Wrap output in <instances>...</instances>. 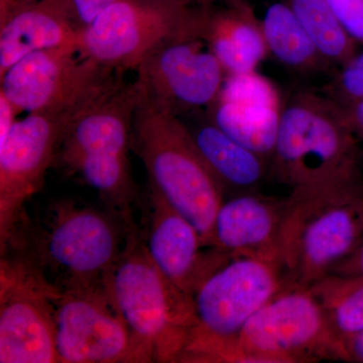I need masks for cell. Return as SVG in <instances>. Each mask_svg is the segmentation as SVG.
<instances>
[{
  "mask_svg": "<svg viewBox=\"0 0 363 363\" xmlns=\"http://www.w3.org/2000/svg\"><path fill=\"white\" fill-rule=\"evenodd\" d=\"M284 105L276 85L257 71L227 76L206 116L229 136L271 160Z\"/></svg>",
  "mask_w": 363,
  "mask_h": 363,
  "instance_id": "obj_16",
  "label": "cell"
},
{
  "mask_svg": "<svg viewBox=\"0 0 363 363\" xmlns=\"http://www.w3.org/2000/svg\"><path fill=\"white\" fill-rule=\"evenodd\" d=\"M344 30L363 45V0H326Z\"/></svg>",
  "mask_w": 363,
  "mask_h": 363,
  "instance_id": "obj_25",
  "label": "cell"
},
{
  "mask_svg": "<svg viewBox=\"0 0 363 363\" xmlns=\"http://www.w3.org/2000/svg\"><path fill=\"white\" fill-rule=\"evenodd\" d=\"M126 223L123 216L59 200L33 221L23 216L1 255H18L58 292L105 290L123 252Z\"/></svg>",
  "mask_w": 363,
  "mask_h": 363,
  "instance_id": "obj_1",
  "label": "cell"
},
{
  "mask_svg": "<svg viewBox=\"0 0 363 363\" xmlns=\"http://www.w3.org/2000/svg\"><path fill=\"white\" fill-rule=\"evenodd\" d=\"M286 4L332 65L342 66L357 54V43L344 30L326 0H286Z\"/></svg>",
  "mask_w": 363,
  "mask_h": 363,
  "instance_id": "obj_23",
  "label": "cell"
},
{
  "mask_svg": "<svg viewBox=\"0 0 363 363\" xmlns=\"http://www.w3.org/2000/svg\"><path fill=\"white\" fill-rule=\"evenodd\" d=\"M60 362H143L123 315L106 291L54 295Z\"/></svg>",
  "mask_w": 363,
  "mask_h": 363,
  "instance_id": "obj_13",
  "label": "cell"
},
{
  "mask_svg": "<svg viewBox=\"0 0 363 363\" xmlns=\"http://www.w3.org/2000/svg\"><path fill=\"white\" fill-rule=\"evenodd\" d=\"M131 150L142 161L150 185L187 218L211 247L223 188L208 167L187 124L140 99L133 118Z\"/></svg>",
  "mask_w": 363,
  "mask_h": 363,
  "instance_id": "obj_4",
  "label": "cell"
},
{
  "mask_svg": "<svg viewBox=\"0 0 363 363\" xmlns=\"http://www.w3.org/2000/svg\"><path fill=\"white\" fill-rule=\"evenodd\" d=\"M123 74L82 56L76 45H61L16 62L0 76V93L21 113L66 111L95 101Z\"/></svg>",
  "mask_w": 363,
  "mask_h": 363,
  "instance_id": "obj_8",
  "label": "cell"
},
{
  "mask_svg": "<svg viewBox=\"0 0 363 363\" xmlns=\"http://www.w3.org/2000/svg\"><path fill=\"white\" fill-rule=\"evenodd\" d=\"M330 274L344 276L362 277L363 278V238L355 250L342 262L332 269Z\"/></svg>",
  "mask_w": 363,
  "mask_h": 363,
  "instance_id": "obj_28",
  "label": "cell"
},
{
  "mask_svg": "<svg viewBox=\"0 0 363 363\" xmlns=\"http://www.w3.org/2000/svg\"><path fill=\"white\" fill-rule=\"evenodd\" d=\"M323 93L341 107L363 98V52H357L341 66L335 78L325 86Z\"/></svg>",
  "mask_w": 363,
  "mask_h": 363,
  "instance_id": "obj_24",
  "label": "cell"
},
{
  "mask_svg": "<svg viewBox=\"0 0 363 363\" xmlns=\"http://www.w3.org/2000/svg\"><path fill=\"white\" fill-rule=\"evenodd\" d=\"M140 101L135 81L123 79L74 117L55 164L74 175L79 169L130 160L133 118Z\"/></svg>",
  "mask_w": 363,
  "mask_h": 363,
  "instance_id": "obj_14",
  "label": "cell"
},
{
  "mask_svg": "<svg viewBox=\"0 0 363 363\" xmlns=\"http://www.w3.org/2000/svg\"><path fill=\"white\" fill-rule=\"evenodd\" d=\"M21 112L0 93V143L4 142Z\"/></svg>",
  "mask_w": 363,
  "mask_h": 363,
  "instance_id": "obj_29",
  "label": "cell"
},
{
  "mask_svg": "<svg viewBox=\"0 0 363 363\" xmlns=\"http://www.w3.org/2000/svg\"><path fill=\"white\" fill-rule=\"evenodd\" d=\"M341 108L351 130L355 135L363 136V98L350 106L341 107Z\"/></svg>",
  "mask_w": 363,
  "mask_h": 363,
  "instance_id": "obj_30",
  "label": "cell"
},
{
  "mask_svg": "<svg viewBox=\"0 0 363 363\" xmlns=\"http://www.w3.org/2000/svg\"><path fill=\"white\" fill-rule=\"evenodd\" d=\"M362 238V174L292 188L279 240L285 278L294 285H313L330 274Z\"/></svg>",
  "mask_w": 363,
  "mask_h": 363,
  "instance_id": "obj_2",
  "label": "cell"
},
{
  "mask_svg": "<svg viewBox=\"0 0 363 363\" xmlns=\"http://www.w3.org/2000/svg\"><path fill=\"white\" fill-rule=\"evenodd\" d=\"M56 290L25 260L2 253L0 264V362H60Z\"/></svg>",
  "mask_w": 363,
  "mask_h": 363,
  "instance_id": "obj_10",
  "label": "cell"
},
{
  "mask_svg": "<svg viewBox=\"0 0 363 363\" xmlns=\"http://www.w3.org/2000/svg\"><path fill=\"white\" fill-rule=\"evenodd\" d=\"M267 50L296 73L313 75L332 65L314 44L286 2H276L262 20Z\"/></svg>",
  "mask_w": 363,
  "mask_h": 363,
  "instance_id": "obj_21",
  "label": "cell"
},
{
  "mask_svg": "<svg viewBox=\"0 0 363 363\" xmlns=\"http://www.w3.org/2000/svg\"><path fill=\"white\" fill-rule=\"evenodd\" d=\"M174 1L188 2V4H192V0H174Z\"/></svg>",
  "mask_w": 363,
  "mask_h": 363,
  "instance_id": "obj_33",
  "label": "cell"
},
{
  "mask_svg": "<svg viewBox=\"0 0 363 363\" xmlns=\"http://www.w3.org/2000/svg\"><path fill=\"white\" fill-rule=\"evenodd\" d=\"M247 1V0H192V4L201 6H219V4H236V2Z\"/></svg>",
  "mask_w": 363,
  "mask_h": 363,
  "instance_id": "obj_31",
  "label": "cell"
},
{
  "mask_svg": "<svg viewBox=\"0 0 363 363\" xmlns=\"http://www.w3.org/2000/svg\"><path fill=\"white\" fill-rule=\"evenodd\" d=\"M308 288L321 306L336 341L363 330L362 277L329 274Z\"/></svg>",
  "mask_w": 363,
  "mask_h": 363,
  "instance_id": "obj_22",
  "label": "cell"
},
{
  "mask_svg": "<svg viewBox=\"0 0 363 363\" xmlns=\"http://www.w3.org/2000/svg\"><path fill=\"white\" fill-rule=\"evenodd\" d=\"M355 133L324 93L303 90L284 105L269 164L291 188L360 173Z\"/></svg>",
  "mask_w": 363,
  "mask_h": 363,
  "instance_id": "obj_5",
  "label": "cell"
},
{
  "mask_svg": "<svg viewBox=\"0 0 363 363\" xmlns=\"http://www.w3.org/2000/svg\"><path fill=\"white\" fill-rule=\"evenodd\" d=\"M201 7L199 39L218 59L227 76L257 71L269 52L262 21L248 0Z\"/></svg>",
  "mask_w": 363,
  "mask_h": 363,
  "instance_id": "obj_19",
  "label": "cell"
},
{
  "mask_svg": "<svg viewBox=\"0 0 363 363\" xmlns=\"http://www.w3.org/2000/svg\"><path fill=\"white\" fill-rule=\"evenodd\" d=\"M117 0H70L81 28L89 25L105 9Z\"/></svg>",
  "mask_w": 363,
  "mask_h": 363,
  "instance_id": "obj_27",
  "label": "cell"
},
{
  "mask_svg": "<svg viewBox=\"0 0 363 363\" xmlns=\"http://www.w3.org/2000/svg\"><path fill=\"white\" fill-rule=\"evenodd\" d=\"M334 359L363 363V330L336 341Z\"/></svg>",
  "mask_w": 363,
  "mask_h": 363,
  "instance_id": "obj_26",
  "label": "cell"
},
{
  "mask_svg": "<svg viewBox=\"0 0 363 363\" xmlns=\"http://www.w3.org/2000/svg\"><path fill=\"white\" fill-rule=\"evenodd\" d=\"M149 204L143 238L150 257L172 284L194 298L203 281L233 257L215 247L204 250L195 226L150 183Z\"/></svg>",
  "mask_w": 363,
  "mask_h": 363,
  "instance_id": "obj_15",
  "label": "cell"
},
{
  "mask_svg": "<svg viewBox=\"0 0 363 363\" xmlns=\"http://www.w3.org/2000/svg\"><path fill=\"white\" fill-rule=\"evenodd\" d=\"M104 286L130 327L143 362H179L197 321L194 298L155 264L133 219L126 223L123 252Z\"/></svg>",
  "mask_w": 363,
  "mask_h": 363,
  "instance_id": "obj_3",
  "label": "cell"
},
{
  "mask_svg": "<svg viewBox=\"0 0 363 363\" xmlns=\"http://www.w3.org/2000/svg\"><path fill=\"white\" fill-rule=\"evenodd\" d=\"M88 105L26 113L0 143L1 250L25 215L26 203L40 190L48 169L55 164L66 128Z\"/></svg>",
  "mask_w": 363,
  "mask_h": 363,
  "instance_id": "obj_11",
  "label": "cell"
},
{
  "mask_svg": "<svg viewBox=\"0 0 363 363\" xmlns=\"http://www.w3.org/2000/svg\"><path fill=\"white\" fill-rule=\"evenodd\" d=\"M335 337L308 286L288 284L236 338L245 363H303L334 359Z\"/></svg>",
  "mask_w": 363,
  "mask_h": 363,
  "instance_id": "obj_9",
  "label": "cell"
},
{
  "mask_svg": "<svg viewBox=\"0 0 363 363\" xmlns=\"http://www.w3.org/2000/svg\"><path fill=\"white\" fill-rule=\"evenodd\" d=\"M20 1H23V0H0V9H6Z\"/></svg>",
  "mask_w": 363,
  "mask_h": 363,
  "instance_id": "obj_32",
  "label": "cell"
},
{
  "mask_svg": "<svg viewBox=\"0 0 363 363\" xmlns=\"http://www.w3.org/2000/svg\"><path fill=\"white\" fill-rule=\"evenodd\" d=\"M187 126L224 193L234 195L257 191L269 172L266 157L236 142L207 116Z\"/></svg>",
  "mask_w": 363,
  "mask_h": 363,
  "instance_id": "obj_20",
  "label": "cell"
},
{
  "mask_svg": "<svg viewBox=\"0 0 363 363\" xmlns=\"http://www.w3.org/2000/svg\"><path fill=\"white\" fill-rule=\"evenodd\" d=\"M286 207V198L269 197L259 191L230 195L215 217L211 247L230 257H253L281 267L279 240Z\"/></svg>",
  "mask_w": 363,
  "mask_h": 363,
  "instance_id": "obj_17",
  "label": "cell"
},
{
  "mask_svg": "<svg viewBox=\"0 0 363 363\" xmlns=\"http://www.w3.org/2000/svg\"><path fill=\"white\" fill-rule=\"evenodd\" d=\"M80 30L70 0H23L0 9V76L32 52L76 45Z\"/></svg>",
  "mask_w": 363,
  "mask_h": 363,
  "instance_id": "obj_18",
  "label": "cell"
},
{
  "mask_svg": "<svg viewBox=\"0 0 363 363\" xmlns=\"http://www.w3.org/2000/svg\"><path fill=\"white\" fill-rule=\"evenodd\" d=\"M288 283L274 262L247 257L227 260L196 291L197 321L179 362H221L248 320Z\"/></svg>",
  "mask_w": 363,
  "mask_h": 363,
  "instance_id": "obj_6",
  "label": "cell"
},
{
  "mask_svg": "<svg viewBox=\"0 0 363 363\" xmlns=\"http://www.w3.org/2000/svg\"><path fill=\"white\" fill-rule=\"evenodd\" d=\"M202 7L174 0H117L81 28L77 50L112 70L135 71L156 48L200 40Z\"/></svg>",
  "mask_w": 363,
  "mask_h": 363,
  "instance_id": "obj_7",
  "label": "cell"
},
{
  "mask_svg": "<svg viewBox=\"0 0 363 363\" xmlns=\"http://www.w3.org/2000/svg\"><path fill=\"white\" fill-rule=\"evenodd\" d=\"M135 72L140 99L179 117L213 104L227 77L218 59L197 39L164 43Z\"/></svg>",
  "mask_w": 363,
  "mask_h": 363,
  "instance_id": "obj_12",
  "label": "cell"
}]
</instances>
